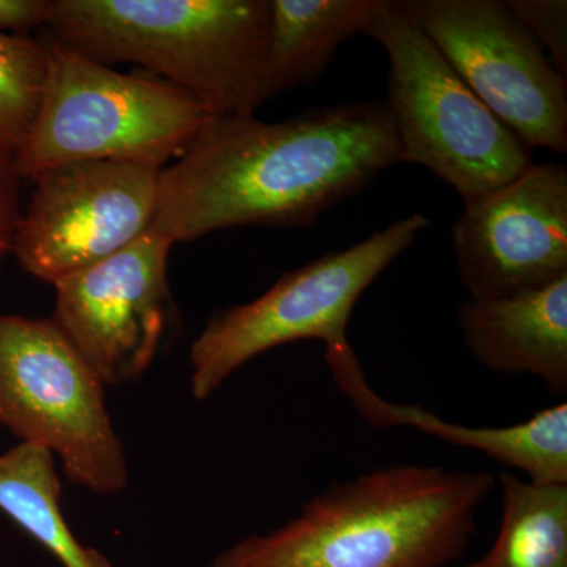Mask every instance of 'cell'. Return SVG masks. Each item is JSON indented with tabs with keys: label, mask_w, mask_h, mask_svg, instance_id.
<instances>
[{
	"label": "cell",
	"mask_w": 567,
	"mask_h": 567,
	"mask_svg": "<svg viewBox=\"0 0 567 567\" xmlns=\"http://www.w3.org/2000/svg\"><path fill=\"white\" fill-rule=\"evenodd\" d=\"M458 278L472 300L543 289L567 276V167L533 164L466 204L451 230Z\"/></svg>",
	"instance_id": "11"
},
{
	"label": "cell",
	"mask_w": 567,
	"mask_h": 567,
	"mask_svg": "<svg viewBox=\"0 0 567 567\" xmlns=\"http://www.w3.org/2000/svg\"><path fill=\"white\" fill-rule=\"evenodd\" d=\"M462 342L477 363L502 375H533L567 394V276L543 289L457 309Z\"/></svg>",
	"instance_id": "12"
},
{
	"label": "cell",
	"mask_w": 567,
	"mask_h": 567,
	"mask_svg": "<svg viewBox=\"0 0 567 567\" xmlns=\"http://www.w3.org/2000/svg\"><path fill=\"white\" fill-rule=\"evenodd\" d=\"M383 0H271L265 102L315 84L339 48L365 33Z\"/></svg>",
	"instance_id": "14"
},
{
	"label": "cell",
	"mask_w": 567,
	"mask_h": 567,
	"mask_svg": "<svg viewBox=\"0 0 567 567\" xmlns=\"http://www.w3.org/2000/svg\"><path fill=\"white\" fill-rule=\"evenodd\" d=\"M352 405L372 427L409 425L450 445L480 451L498 464L525 473L532 483L567 484L566 402L505 427L447 423L423 406L386 401L371 386L358 394Z\"/></svg>",
	"instance_id": "13"
},
{
	"label": "cell",
	"mask_w": 567,
	"mask_h": 567,
	"mask_svg": "<svg viewBox=\"0 0 567 567\" xmlns=\"http://www.w3.org/2000/svg\"><path fill=\"white\" fill-rule=\"evenodd\" d=\"M163 167L125 162H81L33 178L13 256L40 281L102 262L152 229Z\"/></svg>",
	"instance_id": "9"
},
{
	"label": "cell",
	"mask_w": 567,
	"mask_h": 567,
	"mask_svg": "<svg viewBox=\"0 0 567 567\" xmlns=\"http://www.w3.org/2000/svg\"><path fill=\"white\" fill-rule=\"evenodd\" d=\"M429 226L427 216L412 213L360 244L286 271L256 300L216 311L189 350L194 401H207L238 369L276 347L315 339L323 342L324 358L353 350L347 328L354 306Z\"/></svg>",
	"instance_id": "6"
},
{
	"label": "cell",
	"mask_w": 567,
	"mask_h": 567,
	"mask_svg": "<svg viewBox=\"0 0 567 567\" xmlns=\"http://www.w3.org/2000/svg\"><path fill=\"white\" fill-rule=\"evenodd\" d=\"M365 35L385 50V100L402 163L424 166L473 204L535 164L520 141L440 54L401 2L383 0Z\"/></svg>",
	"instance_id": "5"
},
{
	"label": "cell",
	"mask_w": 567,
	"mask_h": 567,
	"mask_svg": "<svg viewBox=\"0 0 567 567\" xmlns=\"http://www.w3.org/2000/svg\"><path fill=\"white\" fill-rule=\"evenodd\" d=\"M461 80L529 148L567 152V81L503 0H404Z\"/></svg>",
	"instance_id": "8"
},
{
	"label": "cell",
	"mask_w": 567,
	"mask_h": 567,
	"mask_svg": "<svg viewBox=\"0 0 567 567\" xmlns=\"http://www.w3.org/2000/svg\"><path fill=\"white\" fill-rule=\"evenodd\" d=\"M43 99L17 152L24 181L81 162L164 167L192 144L213 114L163 80L122 73L70 50L48 33Z\"/></svg>",
	"instance_id": "4"
},
{
	"label": "cell",
	"mask_w": 567,
	"mask_h": 567,
	"mask_svg": "<svg viewBox=\"0 0 567 567\" xmlns=\"http://www.w3.org/2000/svg\"><path fill=\"white\" fill-rule=\"evenodd\" d=\"M503 516L494 546L466 567H567V484L502 473Z\"/></svg>",
	"instance_id": "16"
},
{
	"label": "cell",
	"mask_w": 567,
	"mask_h": 567,
	"mask_svg": "<svg viewBox=\"0 0 567 567\" xmlns=\"http://www.w3.org/2000/svg\"><path fill=\"white\" fill-rule=\"evenodd\" d=\"M61 476L44 447L20 443L0 454V513L40 544L62 567H115L84 546L63 516Z\"/></svg>",
	"instance_id": "15"
},
{
	"label": "cell",
	"mask_w": 567,
	"mask_h": 567,
	"mask_svg": "<svg viewBox=\"0 0 567 567\" xmlns=\"http://www.w3.org/2000/svg\"><path fill=\"white\" fill-rule=\"evenodd\" d=\"M173 240L148 229L122 251L54 284L51 322L106 388L140 380L169 324Z\"/></svg>",
	"instance_id": "10"
},
{
	"label": "cell",
	"mask_w": 567,
	"mask_h": 567,
	"mask_svg": "<svg viewBox=\"0 0 567 567\" xmlns=\"http://www.w3.org/2000/svg\"><path fill=\"white\" fill-rule=\"evenodd\" d=\"M47 74L43 40L0 33V153L20 151L39 112Z\"/></svg>",
	"instance_id": "17"
},
{
	"label": "cell",
	"mask_w": 567,
	"mask_h": 567,
	"mask_svg": "<svg viewBox=\"0 0 567 567\" xmlns=\"http://www.w3.org/2000/svg\"><path fill=\"white\" fill-rule=\"evenodd\" d=\"M0 425L58 456L74 486L96 495L128 487L106 386L51 319L0 316Z\"/></svg>",
	"instance_id": "7"
},
{
	"label": "cell",
	"mask_w": 567,
	"mask_h": 567,
	"mask_svg": "<svg viewBox=\"0 0 567 567\" xmlns=\"http://www.w3.org/2000/svg\"><path fill=\"white\" fill-rule=\"evenodd\" d=\"M488 472L391 465L333 483L300 514L241 537L207 567H446L464 557Z\"/></svg>",
	"instance_id": "2"
},
{
	"label": "cell",
	"mask_w": 567,
	"mask_h": 567,
	"mask_svg": "<svg viewBox=\"0 0 567 567\" xmlns=\"http://www.w3.org/2000/svg\"><path fill=\"white\" fill-rule=\"evenodd\" d=\"M270 18L271 0H52L47 29L93 61L151 71L213 115H252Z\"/></svg>",
	"instance_id": "3"
},
{
	"label": "cell",
	"mask_w": 567,
	"mask_h": 567,
	"mask_svg": "<svg viewBox=\"0 0 567 567\" xmlns=\"http://www.w3.org/2000/svg\"><path fill=\"white\" fill-rule=\"evenodd\" d=\"M518 21L533 33L551 65L567 74V2L566 0H507Z\"/></svg>",
	"instance_id": "18"
},
{
	"label": "cell",
	"mask_w": 567,
	"mask_h": 567,
	"mask_svg": "<svg viewBox=\"0 0 567 567\" xmlns=\"http://www.w3.org/2000/svg\"><path fill=\"white\" fill-rule=\"evenodd\" d=\"M22 182L24 178L21 177L14 155L0 153V270L7 257L13 254L14 237L22 215Z\"/></svg>",
	"instance_id": "19"
},
{
	"label": "cell",
	"mask_w": 567,
	"mask_h": 567,
	"mask_svg": "<svg viewBox=\"0 0 567 567\" xmlns=\"http://www.w3.org/2000/svg\"><path fill=\"white\" fill-rule=\"evenodd\" d=\"M399 163L385 100L279 122L213 115L163 167L152 229L175 245L233 227H311Z\"/></svg>",
	"instance_id": "1"
},
{
	"label": "cell",
	"mask_w": 567,
	"mask_h": 567,
	"mask_svg": "<svg viewBox=\"0 0 567 567\" xmlns=\"http://www.w3.org/2000/svg\"><path fill=\"white\" fill-rule=\"evenodd\" d=\"M52 0H0V33L28 35L41 25L47 28Z\"/></svg>",
	"instance_id": "20"
}]
</instances>
